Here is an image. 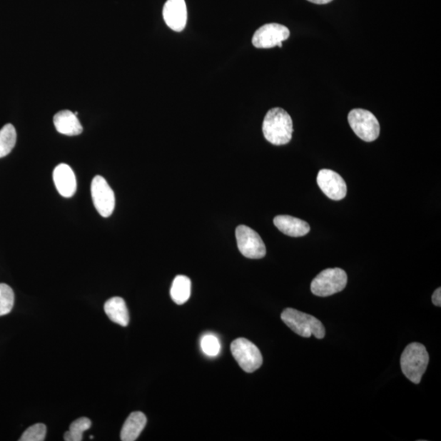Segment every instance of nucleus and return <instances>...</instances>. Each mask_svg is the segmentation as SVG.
I'll list each match as a JSON object with an SVG mask.
<instances>
[{
  "label": "nucleus",
  "instance_id": "obj_1",
  "mask_svg": "<svg viewBox=\"0 0 441 441\" xmlns=\"http://www.w3.org/2000/svg\"><path fill=\"white\" fill-rule=\"evenodd\" d=\"M263 132L265 138L271 144H288L291 141L293 133L290 116L279 107L270 109L264 118Z\"/></svg>",
  "mask_w": 441,
  "mask_h": 441
},
{
  "label": "nucleus",
  "instance_id": "obj_2",
  "mask_svg": "<svg viewBox=\"0 0 441 441\" xmlns=\"http://www.w3.org/2000/svg\"><path fill=\"white\" fill-rule=\"evenodd\" d=\"M429 363V355L424 345L412 343L404 350L400 366L404 375L415 384H420Z\"/></svg>",
  "mask_w": 441,
  "mask_h": 441
},
{
  "label": "nucleus",
  "instance_id": "obj_3",
  "mask_svg": "<svg viewBox=\"0 0 441 441\" xmlns=\"http://www.w3.org/2000/svg\"><path fill=\"white\" fill-rule=\"evenodd\" d=\"M281 320L297 335L303 338L314 335L322 339L325 336V329L320 320L314 316L299 312V310L287 308L281 314Z\"/></svg>",
  "mask_w": 441,
  "mask_h": 441
},
{
  "label": "nucleus",
  "instance_id": "obj_4",
  "mask_svg": "<svg viewBox=\"0 0 441 441\" xmlns=\"http://www.w3.org/2000/svg\"><path fill=\"white\" fill-rule=\"evenodd\" d=\"M348 284L346 271L341 268H329L321 271L310 285L315 296L329 297L341 292Z\"/></svg>",
  "mask_w": 441,
  "mask_h": 441
},
{
  "label": "nucleus",
  "instance_id": "obj_5",
  "mask_svg": "<svg viewBox=\"0 0 441 441\" xmlns=\"http://www.w3.org/2000/svg\"><path fill=\"white\" fill-rule=\"evenodd\" d=\"M348 123L361 140L371 143L380 134V124L372 113L364 109H354L349 113Z\"/></svg>",
  "mask_w": 441,
  "mask_h": 441
},
{
  "label": "nucleus",
  "instance_id": "obj_6",
  "mask_svg": "<svg viewBox=\"0 0 441 441\" xmlns=\"http://www.w3.org/2000/svg\"><path fill=\"white\" fill-rule=\"evenodd\" d=\"M231 353L241 367L247 372H253L263 365V355L255 345L246 338H237L230 345Z\"/></svg>",
  "mask_w": 441,
  "mask_h": 441
},
{
  "label": "nucleus",
  "instance_id": "obj_7",
  "mask_svg": "<svg viewBox=\"0 0 441 441\" xmlns=\"http://www.w3.org/2000/svg\"><path fill=\"white\" fill-rule=\"evenodd\" d=\"M237 245L245 257L250 259H260L267 253L265 245L261 237L255 230L241 225L235 230Z\"/></svg>",
  "mask_w": 441,
  "mask_h": 441
},
{
  "label": "nucleus",
  "instance_id": "obj_8",
  "mask_svg": "<svg viewBox=\"0 0 441 441\" xmlns=\"http://www.w3.org/2000/svg\"><path fill=\"white\" fill-rule=\"evenodd\" d=\"M91 195L94 207L101 216L110 217L116 206L115 193L106 179L99 175L92 181Z\"/></svg>",
  "mask_w": 441,
  "mask_h": 441
},
{
  "label": "nucleus",
  "instance_id": "obj_9",
  "mask_svg": "<svg viewBox=\"0 0 441 441\" xmlns=\"http://www.w3.org/2000/svg\"><path fill=\"white\" fill-rule=\"evenodd\" d=\"M290 36V30L278 24H269L260 27L253 37V44L258 49L282 47V42Z\"/></svg>",
  "mask_w": 441,
  "mask_h": 441
},
{
  "label": "nucleus",
  "instance_id": "obj_10",
  "mask_svg": "<svg viewBox=\"0 0 441 441\" xmlns=\"http://www.w3.org/2000/svg\"><path fill=\"white\" fill-rule=\"evenodd\" d=\"M319 188L333 201H341L348 193L347 184L338 173L330 169H322L318 175Z\"/></svg>",
  "mask_w": 441,
  "mask_h": 441
},
{
  "label": "nucleus",
  "instance_id": "obj_11",
  "mask_svg": "<svg viewBox=\"0 0 441 441\" xmlns=\"http://www.w3.org/2000/svg\"><path fill=\"white\" fill-rule=\"evenodd\" d=\"M163 20L171 30L183 31L188 21L185 0H167L163 9Z\"/></svg>",
  "mask_w": 441,
  "mask_h": 441
},
{
  "label": "nucleus",
  "instance_id": "obj_12",
  "mask_svg": "<svg viewBox=\"0 0 441 441\" xmlns=\"http://www.w3.org/2000/svg\"><path fill=\"white\" fill-rule=\"evenodd\" d=\"M54 181L56 190L61 196L71 198L76 194L77 189V182L75 173L72 168L61 163L56 166L54 171Z\"/></svg>",
  "mask_w": 441,
  "mask_h": 441
},
{
  "label": "nucleus",
  "instance_id": "obj_13",
  "mask_svg": "<svg viewBox=\"0 0 441 441\" xmlns=\"http://www.w3.org/2000/svg\"><path fill=\"white\" fill-rule=\"evenodd\" d=\"M274 224L282 233L292 237H301L310 233V225L302 219L280 215L274 218Z\"/></svg>",
  "mask_w": 441,
  "mask_h": 441
},
{
  "label": "nucleus",
  "instance_id": "obj_14",
  "mask_svg": "<svg viewBox=\"0 0 441 441\" xmlns=\"http://www.w3.org/2000/svg\"><path fill=\"white\" fill-rule=\"evenodd\" d=\"M54 126L58 132L67 136L80 135L83 132V127L78 120L75 113L71 111H61L54 116Z\"/></svg>",
  "mask_w": 441,
  "mask_h": 441
},
{
  "label": "nucleus",
  "instance_id": "obj_15",
  "mask_svg": "<svg viewBox=\"0 0 441 441\" xmlns=\"http://www.w3.org/2000/svg\"><path fill=\"white\" fill-rule=\"evenodd\" d=\"M146 417L141 412H133L130 415L121 430V439L123 441L137 440L146 425Z\"/></svg>",
  "mask_w": 441,
  "mask_h": 441
},
{
  "label": "nucleus",
  "instance_id": "obj_16",
  "mask_svg": "<svg viewBox=\"0 0 441 441\" xmlns=\"http://www.w3.org/2000/svg\"><path fill=\"white\" fill-rule=\"evenodd\" d=\"M105 313L110 320L123 327L129 323V314L126 301L122 298L115 297L105 303Z\"/></svg>",
  "mask_w": 441,
  "mask_h": 441
},
{
  "label": "nucleus",
  "instance_id": "obj_17",
  "mask_svg": "<svg viewBox=\"0 0 441 441\" xmlns=\"http://www.w3.org/2000/svg\"><path fill=\"white\" fill-rule=\"evenodd\" d=\"M191 282L188 276L175 277L171 290L173 301L178 305H183L188 301L191 296Z\"/></svg>",
  "mask_w": 441,
  "mask_h": 441
},
{
  "label": "nucleus",
  "instance_id": "obj_18",
  "mask_svg": "<svg viewBox=\"0 0 441 441\" xmlns=\"http://www.w3.org/2000/svg\"><path fill=\"white\" fill-rule=\"evenodd\" d=\"M16 143V132L13 124L8 123L0 129V158L8 156Z\"/></svg>",
  "mask_w": 441,
  "mask_h": 441
},
{
  "label": "nucleus",
  "instance_id": "obj_19",
  "mask_svg": "<svg viewBox=\"0 0 441 441\" xmlns=\"http://www.w3.org/2000/svg\"><path fill=\"white\" fill-rule=\"evenodd\" d=\"M91 425L92 422L88 417L78 418L71 424L69 431L64 435V440L66 441H81L83 432L88 431Z\"/></svg>",
  "mask_w": 441,
  "mask_h": 441
},
{
  "label": "nucleus",
  "instance_id": "obj_20",
  "mask_svg": "<svg viewBox=\"0 0 441 441\" xmlns=\"http://www.w3.org/2000/svg\"><path fill=\"white\" fill-rule=\"evenodd\" d=\"M14 293L6 284H0V316L11 313L14 305Z\"/></svg>",
  "mask_w": 441,
  "mask_h": 441
},
{
  "label": "nucleus",
  "instance_id": "obj_21",
  "mask_svg": "<svg viewBox=\"0 0 441 441\" xmlns=\"http://www.w3.org/2000/svg\"><path fill=\"white\" fill-rule=\"evenodd\" d=\"M47 427L43 423H36L35 425L26 430L21 435L20 441H43L46 437Z\"/></svg>",
  "mask_w": 441,
  "mask_h": 441
},
{
  "label": "nucleus",
  "instance_id": "obj_22",
  "mask_svg": "<svg viewBox=\"0 0 441 441\" xmlns=\"http://www.w3.org/2000/svg\"><path fill=\"white\" fill-rule=\"evenodd\" d=\"M201 349L203 353L208 356H216L220 350V344L218 338L213 335H206L201 339Z\"/></svg>",
  "mask_w": 441,
  "mask_h": 441
},
{
  "label": "nucleus",
  "instance_id": "obj_23",
  "mask_svg": "<svg viewBox=\"0 0 441 441\" xmlns=\"http://www.w3.org/2000/svg\"><path fill=\"white\" fill-rule=\"evenodd\" d=\"M432 303L435 306L440 307L441 306V288H438L437 290H435L432 295Z\"/></svg>",
  "mask_w": 441,
  "mask_h": 441
},
{
  "label": "nucleus",
  "instance_id": "obj_24",
  "mask_svg": "<svg viewBox=\"0 0 441 441\" xmlns=\"http://www.w3.org/2000/svg\"><path fill=\"white\" fill-rule=\"evenodd\" d=\"M310 3L315 4H327L333 1V0H308Z\"/></svg>",
  "mask_w": 441,
  "mask_h": 441
}]
</instances>
